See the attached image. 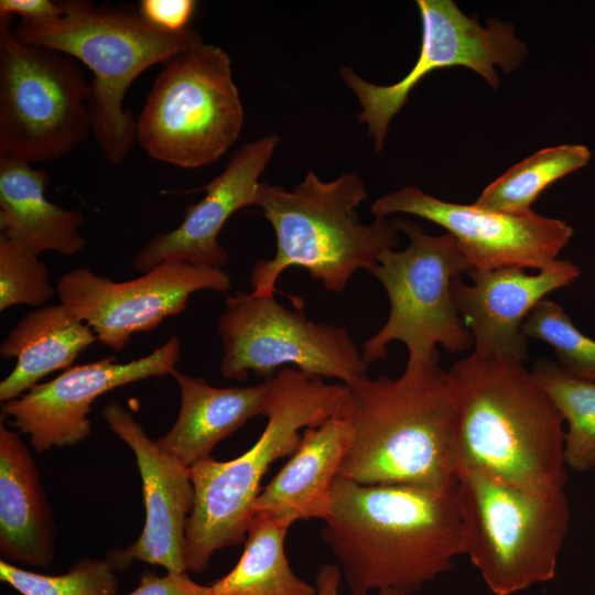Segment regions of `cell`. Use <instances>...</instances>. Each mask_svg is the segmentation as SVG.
Returning <instances> with one entry per match:
<instances>
[{
    "label": "cell",
    "mask_w": 595,
    "mask_h": 595,
    "mask_svg": "<svg viewBox=\"0 0 595 595\" xmlns=\"http://www.w3.org/2000/svg\"><path fill=\"white\" fill-rule=\"evenodd\" d=\"M63 14L60 1L51 0H1L0 19L11 20L19 17L20 21H46Z\"/></svg>",
    "instance_id": "obj_32"
},
{
    "label": "cell",
    "mask_w": 595,
    "mask_h": 595,
    "mask_svg": "<svg viewBox=\"0 0 595 595\" xmlns=\"http://www.w3.org/2000/svg\"><path fill=\"white\" fill-rule=\"evenodd\" d=\"M90 82L73 56L19 37L0 19V155L68 154L91 132Z\"/></svg>",
    "instance_id": "obj_10"
},
{
    "label": "cell",
    "mask_w": 595,
    "mask_h": 595,
    "mask_svg": "<svg viewBox=\"0 0 595 595\" xmlns=\"http://www.w3.org/2000/svg\"><path fill=\"white\" fill-rule=\"evenodd\" d=\"M230 285V277L221 269L165 261L123 282L87 268L73 269L61 277L56 290L61 303L84 321L99 342L120 351L134 333L150 332L182 313L194 292H226Z\"/></svg>",
    "instance_id": "obj_13"
},
{
    "label": "cell",
    "mask_w": 595,
    "mask_h": 595,
    "mask_svg": "<svg viewBox=\"0 0 595 595\" xmlns=\"http://www.w3.org/2000/svg\"><path fill=\"white\" fill-rule=\"evenodd\" d=\"M102 414L109 429L134 454L145 510L139 538L107 559L116 570H125L138 560L166 572H186V524L194 505L191 468L165 453L119 402H109Z\"/></svg>",
    "instance_id": "obj_16"
},
{
    "label": "cell",
    "mask_w": 595,
    "mask_h": 595,
    "mask_svg": "<svg viewBox=\"0 0 595 595\" xmlns=\"http://www.w3.org/2000/svg\"><path fill=\"white\" fill-rule=\"evenodd\" d=\"M55 292L46 264L17 240L0 234V311L44 305Z\"/></svg>",
    "instance_id": "obj_29"
},
{
    "label": "cell",
    "mask_w": 595,
    "mask_h": 595,
    "mask_svg": "<svg viewBox=\"0 0 595 595\" xmlns=\"http://www.w3.org/2000/svg\"><path fill=\"white\" fill-rule=\"evenodd\" d=\"M396 221L409 244L385 251L370 271L388 294L390 313L363 344L365 363L386 358L392 342L407 346L408 365L439 363L436 345L452 354L469 349L473 337L454 299L455 282L472 270L464 252L448 232L432 236L420 224Z\"/></svg>",
    "instance_id": "obj_8"
},
{
    "label": "cell",
    "mask_w": 595,
    "mask_h": 595,
    "mask_svg": "<svg viewBox=\"0 0 595 595\" xmlns=\"http://www.w3.org/2000/svg\"><path fill=\"white\" fill-rule=\"evenodd\" d=\"M290 524L255 515L235 566L207 585L206 595H314L315 585L299 577L285 554Z\"/></svg>",
    "instance_id": "obj_24"
},
{
    "label": "cell",
    "mask_w": 595,
    "mask_h": 595,
    "mask_svg": "<svg viewBox=\"0 0 595 595\" xmlns=\"http://www.w3.org/2000/svg\"><path fill=\"white\" fill-rule=\"evenodd\" d=\"M350 440L339 474L364 485L442 487L456 482V407L439 363L346 385Z\"/></svg>",
    "instance_id": "obj_3"
},
{
    "label": "cell",
    "mask_w": 595,
    "mask_h": 595,
    "mask_svg": "<svg viewBox=\"0 0 595 595\" xmlns=\"http://www.w3.org/2000/svg\"><path fill=\"white\" fill-rule=\"evenodd\" d=\"M321 538L351 595L416 593L464 554L456 482L364 485L338 474Z\"/></svg>",
    "instance_id": "obj_1"
},
{
    "label": "cell",
    "mask_w": 595,
    "mask_h": 595,
    "mask_svg": "<svg viewBox=\"0 0 595 595\" xmlns=\"http://www.w3.org/2000/svg\"><path fill=\"white\" fill-rule=\"evenodd\" d=\"M196 8L197 2L194 0H142L138 11L155 28L177 33L190 28Z\"/></svg>",
    "instance_id": "obj_30"
},
{
    "label": "cell",
    "mask_w": 595,
    "mask_h": 595,
    "mask_svg": "<svg viewBox=\"0 0 595 595\" xmlns=\"http://www.w3.org/2000/svg\"><path fill=\"white\" fill-rule=\"evenodd\" d=\"M50 175L31 163L0 155V229L39 256L45 251L74 256L86 241L79 210L65 209L45 197Z\"/></svg>",
    "instance_id": "obj_22"
},
{
    "label": "cell",
    "mask_w": 595,
    "mask_h": 595,
    "mask_svg": "<svg viewBox=\"0 0 595 595\" xmlns=\"http://www.w3.org/2000/svg\"><path fill=\"white\" fill-rule=\"evenodd\" d=\"M343 578L340 567L334 563H325L320 566L315 576L314 595H340L339 586ZM378 595H418L416 593H404L398 589H382Z\"/></svg>",
    "instance_id": "obj_33"
},
{
    "label": "cell",
    "mask_w": 595,
    "mask_h": 595,
    "mask_svg": "<svg viewBox=\"0 0 595 595\" xmlns=\"http://www.w3.org/2000/svg\"><path fill=\"white\" fill-rule=\"evenodd\" d=\"M207 585L193 581L186 572H167L159 576L144 571L138 586L127 595H206Z\"/></svg>",
    "instance_id": "obj_31"
},
{
    "label": "cell",
    "mask_w": 595,
    "mask_h": 595,
    "mask_svg": "<svg viewBox=\"0 0 595 595\" xmlns=\"http://www.w3.org/2000/svg\"><path fill=\"white\" fill-rule=\"evenodd\" d=\"M522 331L527 337L540 339L553 348L562 371L595 381V340L583 334L558 303L548 299L538 303Z\"/></svg>",
    "instance_id": "obj_28"
},
{
    "label": "cell",
    "mask_w": 595,
    "mask_h": 595,
    "mask_svg": "<svg viewBox=\"0 0 595 595\" xmlns=\"http://www.w3.org/2000/svg\"><path fill=\"white\" fill-rule=\"evenodd\" d=\"M63 14L46 21H20L14 33L26 42L61 51L93 73L89 111L91 133L111 164L120 163L136 141V120L123 107L132 82L158 63L190 50L203 40L188 28L162 31L138 10L62 0Z\"/></svg>",
    "instance_id": "obj_6"
},
{
    "label": "cell",
    "mask_w": 595,
    "mask_h": 595,
    "mask_svg": "<svg viewBox=\"0 0 595 595\" xmlns=\"http://www.w3.org/2000/svg\"><path fill=\"white\" fill-rule=\"evenodd\" d=\"M467 274L472 283L459 278L454 299L474 350L523 361L528 356V337L522 331L526 318L548 294L574 282L580 269L567 260H556L536 274L516 267L472 269Z\"/></svg>",
    "instance_id": "obj_18"
},
{
    "label": "cell",
    "mask_w": 595,
    "mask_h": 595,
    "mask_svg": "<svg viewBox=\"0 0 595 595\" xmlns=\"http://www.w3.org/2000/svg\"><path fill=\"white\" fill-rule=\"evenodd\" d=\"M278 142L279 137L271 134L238 148L226 167L199 188L206 195L186 207L183 221L171 231L155 235L136 253L134 269L145 273L165 261L221 269L228 252L218 241L219 232L237 210L256 206L259 178Z\"/></svg>",
    "instance_id": "obj_17"
},
{
    "label": "cell",
    "mask_w": 595,
    "mask_h": 595,
    "mask_svg": "<svg viewBox=\"0 0 595 595\" xmlns=\"http://www.w3.org/2000/svg\"><path fill=\"white\" fill-rule=\"evenodd\" d=\"M349 440L350 424L345 416L306 428L296 451L261 489L252 516H266L290 526L299 520H325Z\"/></svg>",
    "instance_id": "obj_19"
},
{
    "label": "cell",
    "mask_w": 595,
    "mask_h": 595,
    "mask_svg": "<svg viewBox=\"0 0 595 595\" xmlns=\"http://www.w3.org/2000/svg\"><path fill=\"white\" fill-rule=\"evenodd\" d=\"M591 151L582 144H561L542 149L511 166L491 182L476 206L507 214L531 212L532 203L553 182L585 166Z\"/></svg>",
    "instance_id": "obj_25"
},
{
    "label": "cell",
    "mask_w": 595,
    "mask_h": 595,
    "mask_svg": "<svg viewBox=\"0 0 595 595\" xmlns=\"http://www.w3.org/2000/svg\"><path fill=\"white\" fill-rule=\"evenodd\" d=\"M422 22L420 53L411 71L391 85L365 80L350 66H340L339 74L357 97L361 111L358 122L368 128L376 151H381L389 125L408 102L412 89L436 69L462 66L480 75L491 87H498L495 69H516L528 50L508 22L488 20L479 24L467 17L452 0H418Z\"/></svg>",
    "instance_id": "obj_12"
},
{
    "label": "cell",
    "mask_w": 595,
    "mask_h": 595,
    "mask_svg": "<svg viewBox=\"0 0 595 595\" xmlns=\"http://www.w3.org/2000/svg\"><path fill=\"white\" fill-rule=\"evenodd\" d=\"M56 524L31 451L0 420V554L8 562L48 566Z\"/></svg>",
    "instance_id": "obj_20"
},
{
    "label": "cell",
    "mask_w": 595,
    "mask_h": 595,
    "mask_svg": "<svg viewBox=\"0 0 595 595\" xmlns=\"http://www.w3.org/2000/svg\"><path fill=\"white\" fill-rule=\"evenodd\" d=\"M366 197L356 172L324 182L310 171L292 190L260 182L256 206L274 230L275 253L253 263L251 293L273 296L290 267L305 269L332 292H343L356 271L370 272L385 251L398 247L400 230L387 218L361 223L357 208Z\"/></svg>",
    "instance_id": "obj_5"
},
{
    "label": "cell",
    "mask_w": 595,
    "mask_h": 595,
    "mask_svg": "<svg viewBox=\"0 0 595 595\" xmlns=\"http://www.w3.org/2000/svg\"><path fill=\"white\" fill-rule=\"evenodd\" d=\"M346 385L327 383L293 367L272 378L268 418L256 443L229 461L212 456L191 468L194 505L186 524L185 567L203 574L216 551L246 540L261 480L279 458L290 457L302 440L301 430L349 412Z\"/></svg>",
    "instance_id": "obj_4"
},
{
    "label": "cell",
    "mask_w": 595,
    "mask_h": 595,
    "mask_svg": "<svg viewBox=\"0 0 595 595\" xmlns=\"http://www.w3.org/2000/svg\"><path fill=\"white\" fill-rule=\"evenodd\" d=\"M531 372L567 422L566 466L577 472L595 468V381L571 377L544 357Z\"/></svg>",
    "instance_id": "obj_26"
},
{
    "label": "cell",
    "mask_w": 595,
    "mask_h": 595,
    "mask_svg": "<svg viewBox=\"0 0 595 595\" xmlns=\"http://www.w3.org/2000/svg\"><path fill=\"white\" fill-rule=\"evenodd\" d=\"M217 323L223 343L219 370L244 381L252 372L272 379L286 365L347 385L367 374L368 365L348 331L309 320L274 296L238 293L226 300Z\"/></svg>",
    "instance_id": "obj_11"
},
{
    "label": "cell",
    "mask_w": 595,
    "mask_h": 595,
    "mask_svg": "<svg viewBox=\"0 0 595 595\" xmlns=\"http://www.w3.org/2000/svg\"><path fill=\"white\" fill-rule=\"evenodd\" d=\"M244 120L228 53L203 42L165 63L136 120V141L160 162L197 169L228 151Z\"/></svg>",
    "instance_id": "obj_9"
},
{
    "label": "cell",
    "mask_w": 595,
    "mask_h": 595,
    "mask_svg": "<svg viewBox=\"0 0 595 595\" xmlns=\"http://www.w3.org/2000/svg\"><path fill=\"white\" fill-rule=\"evenodd\" d=\"M464 554L496 595L555 576L570 521L565 491L534 495L475 466L456 476Z\"/></svg>",
    "instance_id": "obj_7"
},
{
    "label": "cell",
    "mask_w": 595,
    "mask_h": 595,
    "mask_svg": "<svg viewBox=\"0 0 595 595\" xmlns=\"http://www.w3.org/2000/svg\"><path fill=\"white\" fill-rule=\"evenodd\" d=\"M375 218L410 214L432 221L457 241L472 269L505 267L542 270L558 259L570 242L573 228L566 223L531 210L507 214L445 202L414 186L377 198L370 206Z\"/></svg>",
    "instance_id": "obj_14"
},
{
    "label": "cell",
    "mask_w": 595,
    "mask_h": 595,
    "mask_svg": "<svg viewBox=\"0 0 595 595\" xmlns=\"http://www.w3.org/2000/svg\"><path fill=\"white\" fill-rule=\"evenodd\" d=\"M93 329L64 304H50L24 315L0 346L3 359L17 360L0 382L1 403L25 393L45 376L72 367L94 344Z\"/></svg>",
    "instance_id": "obj_23"
},
{
    "label": "cell",
    "mask_w": 595,
    "mask_h": 595,
    "mask_svg": "<svg viewBox=\"0 0 595 595\" xmlns=\"http://www.w3.org/2000/svg\"><path fill=\"white\" fill-rule=\"evenodd\" d=\"M106 559L83 558L58 575L39 574L0 560V580L21 595H117L120 582Z\"/></svg>",
    "instance_id": "obj_27"
},
{
    "label": "cell",
    "mask_w": 595,
    "mask_h": 595,
    "mask_svg": "<svg viewBox=\"0 0 595 595\" xmlns=\"http://www.w3.org/2000/svg\"><path fill=\"white\" fill-rule=\"evenodd\" d=\"M458 468L534 495L564 491L563 418L523 361L475 350L448 370Z\"/></svg>",
    "instance_id": "obj_2"
},
{
    "label": "cell",
    "mask_w": 595,
    "mask_h": 595,
    "mask_svg": "<svg viewBox=\"0 0 595 595\" xmlns=\"http://www.w3.org/2000/svg\"><path fill=\"white\" fill-rule=\"evenodd\" d=\"M181 357V343L169 338L149 355L129 363L113 356L72 366L20 397L3 402L1 419L28 435L37 453L76 445L88 437L91 404L104 393L151 377L173 375Z\"/></svg>",
    "instance_id": "obj_15"
},
{
    "label": "cell",
    "mask_w": 595,
    "mask_h": 595,
    "mask_svg": "<svg viewBox=\"0 0 595 595\" xmlns=\"http://www.w3.org/2000/svg\"><path fill=\"white\" fill-rule=\"evenodd\" d=\"M172 376L180 388V410L172 428L155 442L188 467L210 457L219 442L251 418L267 414L272 379L219 388L177 370Z\"/></svg>",
    "instance_id": "obj_21"
}]
</instances>
